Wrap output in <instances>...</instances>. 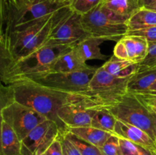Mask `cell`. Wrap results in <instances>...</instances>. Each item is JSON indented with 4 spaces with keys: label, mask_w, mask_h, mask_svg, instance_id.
I'll return each mask as SVG.
<instances>
[{
    "label": "cell",
    "mask_w": 156,
    "mask_h": 155,
    "mask_svg": "<svg viewBox=\"0 0 156 155\" xmlns=\"http://www.w3.org/2000/svg\"><path fill=\"white\" fill-rule=\"evenodd\" d=\"M9 85L12 90L15 101L34 109L47 119L56 122L61 134L66 133L68 129L58 117L59 108L69 103H77L94 109L90 102L84 97L54 91L31 81H19Z\"/></svg>",
    "instance_id": "cell-1"
},
{
    "label": "cell",
    "mask_w": 156,
    "mask_h": 155,
    "mask_svg": "<svg viewBox=\"0 0 156 155\" xmlns=\"http://www.w3.org/2000/svg\"><path fill=\"white\" fill-rule=\"evenodd\" d=\"M69 46H42L27 57L17 61L12 65L6 85L19 81H32L41 75L51 72L56 59L71 50Z\"/></svg>",
    "instance_id": "cell-2"
},
{
    "label": "cell",
    "mask_w": 156,
    "mask_h": 155,
    "mask_svg": "<svg viewBox=\"0 0 156 155\" xmlns=\"http://www.w3.org/2000/svg\"><path fill=\"white\" fill-rule=\"evenodd\" d=\"M130 78H117L101 67L98 68L88 84L86 96L97 109H109L129 93Z\"/></svg>",
    "instance_id": "cell-3"
},
{
    "label": "cell",
    "mask_w": 156,
    "mask_h": 155,
    "mask_svg": "<svg viewBox=\"0 0 156 155\" xmlns=\"http://www.w3.org/2000/svg\"><path fill=\"white\" fill-rule=\"evenodd\" d=\"M89 36L82 26V15L68 5L55 12L52 30L43 46H63L74 48Z\"/></svg>",
    "instance_id": "cell-4"
},
{
    "label": "cell",
    "mask_w": 156,
    "mask_h": 155,
    "mask_svg": "<svg viewBox=\"0 0 156 155\" xmlns=\"http://www.w3.org/2000/svg\"><path fill=\"white\" fill-rule=\"evenodd\" d=\"M128 19L111 12L101 3L88 13L82 15V24L90 36L103 38L107 41H118L127 33Z\"/></svg>",
    "instance_id": "cell-5"
},
{
    "label": "cell",
    "mask_w": 156,
    "mask_h": 155,
    "mask_svg": "<svg viewBox=\"0 0 156 155\" xmlns=\"http://www.w3.org/2000/svg\"><path fill=\"white\" fill-rule=\"evenodd\" d=\"M55 12L25 30L11 33L8 48L15 62L27 57L44 46L52 30Z\"/></svg>",
    "instance_id": "cell-6"
},
{
    "label": "cell",
    "mask_w": 156,
    "mask_h": 155,
    "mask_svg": "<svg viewBox=\"0 0 156 155\" xmlns=\"http://www.w3.org/2000/svg\"><path fill=\"white\" fill-rule=\"evenodd\" d=\"M108 110L117 120L136 126L156 142V115L133 93H128Z\"/></svg>",
    "instance_id": "cell-7"
},
{
    "label": "cell",
    "mask_w": 156,
    "mask_h": 155,
    "mask_svg": "<svg viewBox=\"0 0 156 155\" xmlns=\"http://www.w3.org/2000/svg\"><path fill=\"white\" fill-rule=\"evenodd\" d=\"M97 69V67L91 66L88 69L77 72H49L34 79L31 81L59 92L77 94L84 97L98 110L86 96L90 81Z\"/></svg>",
    "instance_id": "cell-8"
},
{
    "label": "cell",
    "mask_w": 156,
    "mask_h": 155,
    "mask_svg": "<svg viewBox=\"0 0 156 155\" xmlns=\"http://www.w3.org/2000/svg\"><path fill=\"white\" fill-rule=\"evenodd\" d=\"M65 5H68L53 4L49 0H36L15 6L9 21V36L13 32L25 30L34 25Z\"/></svg>",
    "instance_id": "cell-9"
},
{
    "label": "cell",
    "mask_w": 156,
    "mask_h": 155,
    "mask_svg": "<svg viewBox=\"0 0 156 155\" xmlns=\"http://www.w3.org/2000/svg\"><path fill=\"white\" fill-rule=\"evenodd\" d=\"M2 117L3 121L13 129L21 141L35 127L47 119L34 109L15 100L3 109Z\"/></svg>",
    "instance_id": "cell-10"
},
{
    "label": "cell",
    "mask_w": 156,
    "mask_h": 155,
    "mask_svg": "<svg viewBox=\"0 0 156 155\" xmlns=\"http://www.w3.org/2000/svg\"><path fill=\"white\" fill-rule=\"evenodd\" d=\"M60 134V129L56 122L46 119L21 141V153L22 155L43 154Z\"/></svg>",
    "instance_id": "cell-11"
},
{
    "label": "cell",
    "mask_w": 156,
    "mask_h": 155,
    "mask_svg": "<svg viewBox=\"0 0 156 155\" xmlns=\"http://www.w3.org/2000/svg\"><path fill=\"white\" fill-rule=\"evenodd\" d=\"M149 51V42L140 36L126 34L117 42L113 56L120 59L140 63Z\"/></svg>",
    "instance_id": "cell-12"
},
{
    "label": "cell",
    "mask_w": 156,
    "mask_h": 155,
    "mask_svg": "<svg viewBox=\"0 0 156 155\" xmlns=\"http://www.w3.org/2000/svg\"><path fill=\"white\" fill-rule=\"evenodd\" d=\"M94 111L82 104L69 103L59 108L57 115L67 129L85 127L91 126Z\"/></svg>",
    "instance_id": "cell-13"
},
{
    "label": "cell",
    "mask_w": 156,
    "mask_h": 155,
    "mask_svg": "<svg viewBox=\"0 0 156 155\" xmlns=\"http://www.w3.org/2000/svg\"><path fill=\"white\" fill-rule=\"evenodd\" d=\"M114 135L132 141L137 145L156 149V142L143 130L136 126L117 120L114 127Z\"/></svg>",
    "instance_id": "cell-14"
},
{
    "label": "cell",
    "mask_w": 156,
    "mask_h": 155,
    "mask_svg": "<svg viewBox=\"0 0 156 155\" xmlns=\"http://www.w3.org/2000/svg\"><path fill=\"white\" fill-rule=\"evenodd\" d=\"M91 67L81 59L73 48L56 59L52 67L51 72H77L85 71Z\"/></svg>",
    "instance_id": "cell-15"
},
{
    "label": "cell",
    "mask_w": 156,
    "mask_h": 155,
    "mask_svg": "<svg viewBox=\"0 0 156 155\" xmlns=\"http://www.w3.org/2000/svg\"><path fill=\"white\" fill-rule=\"evenodd\" d=\"M107 41L103 38L89 37L83 40L74 47L75 51L82 61L87 62L88 60H105L108 56H105L101 51L100 46Z\"/></svg>",
    "instance_id": "cell-16"
},
{
    "label": "cell",
    "mask_w": 156,
    "mask_h": 155,
    "mask_svg": "<svg viewBox=\"0 0 156 155\" xmlns=\"http://www.w3.org/2000/svg\"><path fill=\"white\" fill-rule=\"evenodd\" d=\"M101 67L105 71L117 78H130L138 71V64L112 56Z\"/></svg>",
    "instance_id": "cell-17"
},
{
    "label": "cell",
    "mask_w": 156,
    "mask_h": 155,
    "mask_svg": "<svg viewBox=\"0 0 156 155\" xmlns=\"http://www.w3.org/2000/svg\"><path fill=\"white\" fill-rule=\"evenodd\" d=\"M1 155H22L21 141L13 129L3 120L2 122Z\"/></svg>",
    "instance_id": "cell-18"
},
{
    "label": "cell",
    "mask_w": 156,
    "mask_h": 155,
    "mask_svg": "<svg viewBox=\"0 0 156 155\" xmlns=\"http://www.w3.org/2000/svg\"><path fill=\"white\" fill-rule=\"evenodd\" d=\"M67 131L98 148L101 147L109 137L112 135V133L96 129L92 126L69 128Z\"/></svg>",
    "instance_id": "cell-19"
},
{
    "label": "cell",
    "mask_w": 156,
    "mask_h": 155,
    "mask_svg": "<svg viewBox=\"0 0 156 155\" xmlns=\"http://www.w3.org/2000/svg\"><path fill=\"white\" fill-rule=\"evenodd\" d=\"M128 30H141L156 26V11L139 9L126 21Z\"/></svg>",
    "instance_id": "cell-20"
},
{
    "label": "cell",
    "mask_w": 156,
    "mask_h": 155,
    "mask_svg": "<svg viewBox=\"0 0 156 155\" xmlns=\"http://www.w3.org/2000/svg\"><path fill=\"white\" fill-rule=\"evenodd\" d=\"M156 81V68L137 72L130 77L128 83L129 93L145 92Z\"/></svg>",
    "instance_id": "cell-21"
},
{
    "label": "cell",
    "mask_w": 156,
    "mask_h": 155,
    "mask_svg": "<svg viewBox=\"0 0 156 155\" xmlns=\"http://www.w3.org/2000/svg\"><path fill=\"white\" fill-rule=\"evenodd\" d=\"M102 4L117 15L128 18L140 9L137 0H105Z\"/></svg>",
    "instance_id": "cell-22"
},
{
    "label": "cell",
    "mask_w": 156,
    "mask_h": 155,
    "mask_svg": "<svg viewBox=\"0 0 156 155\" xmlns=\"http://www.w3.org/2000/svg\"><path fill=\"white\" fill-rule=\"evenodd\" d=\"M14 5L13 0H0V42L3 43L7 47L9 37V21Z\"/></svg>",
    "instance_id": "cell-23"
},
{
    "label": "cell",
    "mask_w": 156,
    "mask_h": 155,
    "mask_svg": "<svg viewBox=\"0 0 156 155\" xmlns=\"http://www.w3.org/2000/svg\"><path fill=\"white\" fill-rule=\"evenodd\" d=\"M117 119L108 109H98L94 111L91 126L114 134Z\"/></svg>",
    "instance_id": "cell-24"
},
{
    "label": "cell",
    "mask_w": 156,
    "mask_h": 155,
    "mask_svg": "<svg viewBox=\"0 0 156 155\" xmlns=\"http://www.w3.org/2000/svg\"><path fill=\"white\" fill-rule=\"evenodd\" d=\"M15 63L8 47L0 42V84H5L8 74Z\"/></svg>",
    "instance_id": "cell-25"
},
{
    "label": "cell",
    "mask_w": 156,
    "mask_h": 155,
    "mask_svg": "<svg viewBox=\"0 0 156 155\" xmlns=\"http://www.w3.org/2000/svg\"><path fill=\"white\" fill-rule=\"evenodd\" d=\"M64 134L77 147L82 155H104L100 148L84 141L72 132L67 131Z\"/></svg>",
    "instance_id": "cell-26"
},
{
    "label": "cell",
    "mask_w": 156,
    "mask_h": 155,
    "mask_svg": "<svg viewBox=\"0 0 156 155\" xmlns=\"http://www.w3.org/2000/svg\"><path fill=\"white\" fill-rule=\"evenodd\" d=\"M105 0H70L69 6L74 12L81 15L88 13Z\"/></svg>",
    "instance_id": "cell-27"
},
{
    "label": "cell",
    "mask_w": 156,
    "mask_h": 155,
    "mask_svg": "<svg viewBox=\"0 0 156 155\" xmlns=\"http://www.w3.org/2000/svg\"><path fill=\"white\" fill-rule=\"evenodd\" d=\"M156 68V43H149V51L146 58L138 63L137 72Z\"/></svg>",
    "instance_id": "cell-28"
},
{
    "label": "cell",
    "mask_w": 156,
    "mask_h": 155,
    "mask_svg": "<svg viewBox=\"0 0 156 155\" xmlns=\"http://www.w3.org/2000/svg\"><path fill=\"white\" fill-rule=\"evenodd\" d=\"M101 151L104 155H122L120 146V138L112 134L106 142L100 147Z\"/></svg>",
    "instance_id": "cell-29"
},
{
    "label": "cell",
    "mask_w": 156,
    "mask_h": 155,
    "mask_svg": "<svg viewBox=\"0 0 156 155\" xmlns=\"http://www.w3.org/2000/svg\"><path fill=\"white\" fill-rule=\"evenodd\" d=\"M13 101V94L10 85L0 84V120L2 119V112L3 109Z\"/></svg>",
    "instance_id": "cell-30"
},
{
    "label": "cell",
    "mask_w": 156,
    "mask_h": 155,
    "mask_svg": "<svg viewBox=\"0 0 156 155\" xmlns=\"http://www.w3.org/2000/svg\"><path fill=\"white\" fill-rule=\"evenodd\" d=\"M126 34L143 37L149 43H156V26L141 29V30H128Z\"/></svg>",
    "instance_id": "cell-31"
},
{
    "label": "cell",
    "mask_w": 156,
    "mask_h": 155,
    "mask_svg": "<svg viewBox=\"0 0 156 155\" xmlns=\"http://www.w3.org/2000/svg\"><path fill=\"white\" fill-rule=\"evenodd\" d=\"M135 94L140 101L155 115H156V95L148 93H133Z\"/></svg>",
    "instance_id": "cell-32"
},
{
    "label": "cell",
    "mask_w": 156,
    "mask_h": 155,
    "mask_svg": "<svg viewBox=\"0 0 156 155\" xmlns=\"http://www.w3.org/2000/svg\"><path fill=\"white\" fill-rule=\"evenodd\" d=\"M59 138L62 144L63 155H82L77 147L66 136L65 134H60Z\"/></svg>",
    "instance_id": "cell-33"
},
{
    "label": "cell",
    "mask_w": 156,
    "mask_h": 155,
    "mask_svg": "<svg viewBox=\"0 0 156 155\" xmlns=\"http://www.w3.org/2000/svg\"><path fill=\"white\" fill-rule=\"evenodd\" d=\"M120 146L122 155H140L137 144L129 140L120 138Z\"/></svg>",
    "instance_id": "cell-34"
},
{
    "label": "cell",
    "mask_w": 156,
    "mask_h": 155,
    "mask_svg": "<svg viewBox=\"0 0 156 155\" xmlns=\"http://www.w3.org/2000/svg\"><path fill=\"white\" fill-rule=\"evenodd\" d=\"M44 153L45 155H63L62 144L59 137L53 141Z\"/></svg>",
    "instance_id": "cell-35"
},
{
    "label": "cell",
    "mask_w": 156,
    "mask_h": 155,
    "mask_svg": "<svg viewBox=\"0 0 156 155\" xmlns=\"http://www.w3.org/2000/svg\"><path fill=\"white\" fill-rule=\"evenodd\" d=\"M140 9H150L156 5V0H137Z\"/></svg>",
    "instance_id": "cell-36"
},
{
    "label": "cell",
    "mask_w": 156,
    "mask_h": 155,
    "mask_svg": "<svg viewBox=\"0 0 156 155\" xmlns=\"http://www.w3.org/2000/svg\"><path fill=\"white\" fill-rule=\"evenodd\" d=\"M138 146V150L140 152V155H156V149L149 148L143 146Z\"/></svg>",
    "instance_id": "cell-37"
},
{
    "label": "cell",
    "mask_w": 156,
    "mask_h": 155,
    "mask_svg": "<svg viewBox=\"0 0 156 155\" xmlns=\"http://www.w3.org/2000/svg\"><path fill=\"white\" fill-rule=\"evenodd\" d=\"M53 4L57 5H69L70 0H49Z\"/></svg>",
    "instance_id": "cell-38"
},
{
    "label": "cell",
    "mask_w": 156,
    "mask_h": 155,
    "mask_svg": "<svg viewBox=\"0 0 156 155\" xmlns=\"http://www.w3.org/2000/svg\"><path fill=\"white\" fill-rule=\"evenodd\" d=\"M13 1H14V4H15L14 7H15V6L18 5H21V4H22V3L33 2H35L36 0H13ZM12 10H13V9H12Z\"/></svg>",
    "instance_id": "cell-39"
},
{
    "label": "cell",
    "mask_w": 156,
    "mask_h": 155,
    "mask_svg": "<svg viewBox=\"0 0 156 155\" xmlns=\"http://www.w3.org/2000/svg\"><path fill=\"white\" fill-rule=\"evenodd\" d=\"M152 91H156V81L155 83L152 84L149 87V89H148L146 91H145V92H152Z\"/></svg>",
    "instance_id": "cell-40"
},
{
    "label": "cell",
    "mask_w": 156,
    "mask_h": 155,
    "mask_svg": "<svg viewBox=\"0 0 156 155\" xmlns=\"http://www.w3.org/2000/svg\"><path fill=\"white\" fill-rule=\"evenodd\" d=\"M2 119L0 120V155H1V133H2Z\"/></svg>",
    "instance_id": "cell-41"
},
{
    "label": "cell",
    "mask_w": 156,
    "mask_h": 155,
    "mask_svg": "<svg viewBox=\"0 0 156 155\" xmlns=\"http://www.w3.org/2000/svg\"><path fill=\"white\" fill-rule=\"evenodd\" d=\"M151 10H154V11H156V5H154L153 6V7H152V8H151Z\"/></svg>",
    "instance_id": "cell-42"
},
{
    "label": "cell",
    "mask_w": 156,
    "mask_h": 155,
    "mask_svg": "<svg viewBox=\"0 0 156 155\" xmlns=\"http://www.w3.org/2000/svg\"><path fill=\"white\" fill-rule=\"evenodd\" d=\"M41 155H45V153H43V154H41Z\"/></svg>",
    "instance_id": "cell-43"
},
{
    "label": "cell",
    "mask_w": 156,
    "mask_h": 155,
    "mask_svg": "<svg viewBox=\"0 0 156 155\" xmlns=\"http://www.w3.org/2000/svg\"></svg>",
    "instance_id": "cell-44"
}]
</instances>
